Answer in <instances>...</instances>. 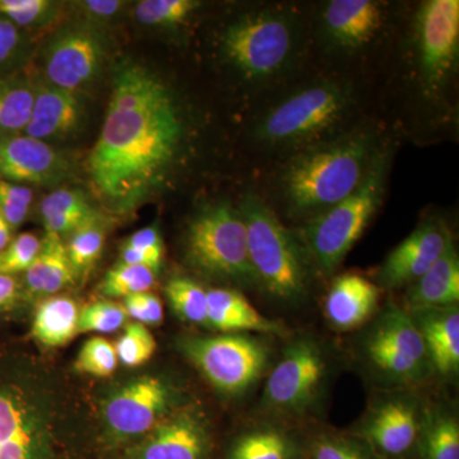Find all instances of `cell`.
I'll list each match as a JSON object with an SVG mask.
<instances>
[{"instance_id":"obj_25","label":"cell","mask_w":459,"mask_h":459,"mask_svg":"<svg viewBox=\"0 0 459 459\" xmlns=\"http://www.w3.org/2000/svg\"><path fill=\"white\" fill-rule=\"evenodd\" d=\"M40 213L47 232L65 238L91 223L101 221L99 211L78 189H57L42 199Z\"/></svg>"},{"instance_id":"obj_17","label":"cell","mask_w":459,"mask_h":459,"mask_svg":"<svg viewBox=\"0 0 459 459\" xmlns=\"http://www.w3.org/2000/svg\"><path fill=\"white\" fill-rule=\"evenodd\" d=\"M71 172L63 153L25 134H0V179L20 186H56Z\"/></svg>"},{"instance_id":"obj_1","label":"cell","mask_w":459,"mask_h":459,"mask_svg":"<svg viewBox=\"0 0 459 459\" xmlns=\"http://www.w3.org/2000/svg\"><path fill=\"white\" fill-rule=\"evenodd\" d=\"M198 123L179 91L161 75L124 63L114 75L91 184L117 212H128L178 181L198 153Z\"/></svg>"},{"instance_id":"obj_37","label":"cell","mask_w":459,"mask_h":459,"mask_svg":"<svg viewBox=\"0 0 459 459\" xmlns=\"http://www.w3.org/2000/svg\"><path fill=\"white\" fill-rule=\"evenodd\" d=\"M41 240L31 232L18 235L0 252V274H12L26 272L40 253Z\"/></svg>"},{"instance_id":"obj_10","label":"cell","mask_w":459,"mask_h":459,"mask_svg":"<svg viewBox=\"0 0 459 459\" xmlns=\"http://www.w3.org/2000/svg\"><path fill=\"white\" fill-rule=\"evenodd\" d=\"M181 347L208 383L229 395L244 394L267 367V349L240 334L188 338Z\"/></svg>"},{"instance_id":"obj_44","label":"cell","mask_w":459,"mask_h":459,"mask_svg":"<svg viewBox=\"0 0 459 459\" xmlns=\"http://www.w3.org/2000/svg\"><path fill=\"white\" fill-rule=\"evenodd\" d=\"M123 4V2H117V0H90L82 3V8L90 16L105 20L119 13Z\"/></svg>"},{"instance_id":"obj_11","label":"cell","mask_w":459,"mask_h":459,"mask_svg":"<svg viewBox=\"0 0 459 459\" xmlns=\"http://www.w3.org/2000/svg\"><path fill=\"white\" fill-rule=\"evenodd\" d=\"M365 353L374 369L394 383L415 385L433 370L418 325L407 310L395 305L385 310L371 328Z\"/></svg>"},{"instance_id":"obj_15","label":"cell","mask_w":459,"mask_h":459,"mask_svg":"<svg viewBox=\"0 0 459 459\" xmlns=\"http://www.w3.org/2000/svg\"><path fill=\"white\" fill-rule=\"evenodd\" d=\"M168 402V388L157 377H140L123 386L105 407V421L113 442H129L152 431Z\"/></svg>"},{"instance_id":"obj_13","label":"cell","mask_w":459,"mask_h":459,"mask_svg":"<svg viewBox=\"0 0 459 459\" xmlns=\"http://www.w3.org/2000/svg\"><path fill=\"white\" fill-rule=\"evenodd\" d=\"M427 413L416 398H383L371 407L359 437L377 458H407L420 446Z\"/></svg>"},{"instance_id":"obj_32","label":"cell","mask_w":459,"mask_h":459,"mask_svg":"<svg viewBox=\"0 0 459 459\" xmlns=\"http://www.w3.org/2000/svg\"><path fill=\"white\" fill-rule=\"evenodd\" d=\"M157 272L143 265L119 262L108 271L101 283L102 295L107 298H128L148 292L155 285Z\"/></svg>"},{"instance_id":"obj_8","label":"cell","mask_w":459,"mask_h":459,"mask_svg":"<svg viewBox=\"0 0 459 459\" xmlns=\"http://www.w3.org/2000/svg\"><path fill=\"white\" fill-rule=\"evenodd\" d=\"M400 144V138H392L355 192L295 229L323 276H332L338 270L385 204Z\"/></svg>"},{"instance_id":"obj_21","label":"cell","mask_w":459,"mask_h":459,"mask_svg":"<svg viewBox=\"0 0 459 459\" xmlns=\"http://www.w3.org/2000/svg\"><path fill=\"white\" fill-rule=\"evenodd\" d=\"M409 313L421 333L433 369L444 377L457 374L459 369L457 305Z\"/></svg>"},{"instance_id":"obj_3","label":"cell","mask_w":459,"mask_h":459,"mask_svg":"<svg viewBox=\"0 0 459 459\" xmlns=\"http://www.w3.org/2000/svg\"><path fill=\"white\" fill-rule=\"evenodd\" d=\"M376 114V82L312 66L247 108L244 140L256 174L307 148L336 140Z\"/></svg>"},{"instance_id":"obj_41","label":"cell","mask_w":459,"mask_h":459,"mask_svg":"<svg viewBox=\"0 0 459 459\" xmlns=\"http://www.w3.org/2000/svg\"><path fill=\"white\" fill-rule=\"evenodd\" d=\"M124 307L129 318L143 325H159L164 320V307L161 299L152 292H141L124 298Z\"/></svg>"},{"instance_id":"obj_42","label":"cell","mask_w":459,"mask_h":459,"mask_svg":"<svg viewBox=\"0 0 459 459\" xmlns=\"http://www.w3.org/2000/svg\"><path fill=\"white\" fill-rule=\"evenodd\" d=\"M124 247L140 250V252L155 256L160 261H164V241H162L161 232L157 226H148V228L138 230L131 238H126Z\"/></svg>"},{"instance_id":"obj_7","label":"cell","mask_w":459,"mask_h":459,"mask_svg":"<svg viewBox=\"0 0 459 459\" xmlns=\"http://www.w3.org/2000/svg\"><path fill=\"white\" fill-rule=\"evenodd\" d=\"M238 205L246 222L256 285L279 303H301L309 295L316 268L298 232L277 216L253 186L244 190Z\"/></svg>"},{"instance_id":"obj_31","label":"cell","mask_w":459,"mask_h":459,"mask_svg":"<svg viewBox=\"0 0 459 459\" xmlns=\"http://www.w3.org/2000/svg\"><path fill=\"white\" fill-rule=\"evenodd\" d=\"M175 313L186 322L208 325L207 290L189 277H174L165 289Z\"/></svg>"},{"instance_id":"obj_33","label":"cell","mask_w":459,"mask_h":459,"mask_svg":"<svg viewBox=\"0 0 459 459\" xmlns=\"http://www.w3.org/2000/svg\"><path fill=\"white\" fill-rule=\"evenodd\" d=\"M104 244L105 232L100 222L83 226L69 235L65 247L75 274H84L95 265L104 249Z\"/></svg>"},{"instance_id":"obj_2","label":"cell","mask_w":459,"mask_h":459,"mask_svg":"<svg viewBox=\"0 0 459 459\" xmlns=\"http://www.w3.org/2000/svg\"><path fill=\"white\" fill-rule=\"evenodd\" d=\"M459 2H407L377 82L379 114L401 141L431 146L459 128Z\"/></svg>"},{"instance_id":"obj_45","label":"cell","mask_w":459,"mask_h":459,"mask_svg":"<svg viewBox=\"0 0 459 459\" xmlns=\"http://www.w3.org/2000/svg\"><path fill=\"white\" fill-rule=\"evenodd\" d=\"M120 262L126 263V264L143 265V267L151 268L155 272H159L162 264V261L155 258V256L124 246L122 252H120Z\"/></svg>"},{"instance_id":"obj_40","label":"cell","mask_w":459,"mask_h":459,"mask_svg":"<svg viewBox=\"0 0 459 459\" xmlns=\"http://www.w3.org/2000/svg\"><path fill=\"white\" fill-rule=\"evenodd\" d=\"M53 8V3L48 0H0V16L17 27L41 22Z\"/></svg>"},{"instance_id":"obj_5","label":"cell","mask_w":459,"mask_h":459,"mask_svg":"<svg viewBox=\"0 0 459 459\" xmlns=\"http://www.w3.org/2000/svg\"><path fill=\"white\" fill-rule=\"evenodd\" d=\"M394 137L385 117L373 115L336 140L256 172L252 186L281 220L299 228L355 192Z\"/></svg>"},{"instance_id":"obj_43","label":"cell","mask_w":459,"mask_h":459,"mask_svg":"<svg viewBox=\"0 0 459 459\" xmlns=\"http://www.w3.org/2000/svg\"><path fill=\"white\" fill-rule=\"evenodd\" d=\"M20 31L7 18L0 16V65L14 56L20 45Z\"/></svg>"},{"instance_id":"obj_39","label":"cell","mask_w":459,"mask_h":459,"mask_svg":"<svg viewBox=\"0 0 459 459\" xmlns=\"http://www.w3.org/2000/svg\"><path fill=\"white\" fill-rule=\"evenodd\" d=\"M313 459H377L361 440L322 437L314 443Z\"/></svg>"},{"instance_id":"obj_34","label":"cell","mask_w":459,"mask_h":459,"mask_svg":"<svg viewBox=\"0 0 459 459\" xmlns=\"http://www.w3.org/2000/svg\"><path fill=\"white\" fill-rule=\"evenodd\" d=\"M156 349L157 342L150 329L137 322L128 323L115 343L117 360L128 368L146 364L155 355Z\"/></svg>"},{"instance_id":"obj_6","label":"cell","mask_w":459,"mask_h":459,"mask_svg":"<svg viewBox=\"0 0 459 459\" xmlns=\"http://www.w3.org/2000/svg\"><path fill=\"white\" fill-rule=\"evenodd\" d=\"M407 2L320 0L309 21L313 68L379 82Z\"/></svg>"},{"instance_id":"obj_28","label":"cell","mask_w":459,"mask_h":459,"mask_svg":"<svg viewBox=\"0 0 459 459\" xmlns=\"http://www.w3.org/2000/svg\"><path fill=\"white\" fill-rule=\"evenodd\" d=\"M35 93V87L26 81H0V134L25 131L31 117Z\"/></svg>"},{"instance_id":"obj_16","label":"cell","mask_w":459,"mask_h":459,"mask_svg":"<svg viewBox=\"0 0 459 459\" xmlns=\"http://www.w3.org/2000/svg\"><path fill=\"white\" fill-rule=\"evenodd\" d=\"M104 57V44L98 33L83 27L66 30L48 48L47 80L57 89L77 92L98 77Z\"/></svg>"},{"instance_id":"obj_46","label":"cell","mask_w":459,"mask_h":459,"mask_svg":"<svg viewBox=\"0 0 459 459\" xmlns=\"http://www.w3.org/2000/svg\"><path fill=\"white\" fill-rule=\"evenodd\" d=\"M17 294L18 286L16 280L12 276L0 274V309L13 304Z\"/></svg>"},{"instance_id":"obj_29","label":"cell","mask_w":459,"mask_h":459,"mask_svg":"<svg viewBox=\"0 0 459 459\" xmlns=\"http://www.w3.org/2000/svg\"><path fill=\"white\" fill-rule=\"evenodd\" d=\"M204 7L199 0H142L134 7V17L142 25L179 30L190 25Z\"/></svg>"},{"instance_id":"obj_24","label":"cell","mask_w":459,"mask_h":459,"mask_svg":"<svg viewBox=\"0 0 459 459\" xmlns=\"http://www.w3.org/2000/svg\"><path fill=\"white\" fill-rule=\"evenodd\" d=\"M75 273L69 262L65 240L47 232L41 249L26 271V287L30 294L50 296L74 282Z\"/></svg>"},{"instance_id":"obj_19","label":"cell","mask_w":459,"mask_h":459,"mask_svg":"<svg viewBox=\"0 0 459 459\" xmlns=\"http://www.w3.org/2000/svg\"><path fill=\"white\" fill-rule=\"evenodd\" d=\"M83 107L77 93L57 87L36 89L31 117L23 134L47 142L65 140L80 128Z\"/></svg>"},{"instance_id":"obj_4","label":"cell","mask_w":459,"mask_h":459,"mask_svg":"<svg viewBox=\"0 0 459 459\" xmlns=\"http://www.w3.org/2000/svg\"><path fill=\"white\" fill-rule=\"evenodd\" d=\"M310 7L291 0L247 3L214 32V60L247 108L312 68Z\"/></svg>"},{"instance_id":"obj_23","label":"cell","mask_w":459,"mask_h":459,"mask_svg":"<svg viewBox=\"0 0 459 459\" xmlns=\"http://www.w3.org/2000/svg\"><path fill=\"white\" fill-rule=\"evenodd\" d=\"M459 301V258L452 246L430 270L407 287V312L455 307Z\"/></svg>"},{"instance_id":"obj_36","label":"cell","mask_w":459,"mask_h":459,"mask_svg":"<svg viewBox=\"0 0 459 459\" xmlns=\"http://www.w3.org/2000/svg\"><path fill=\"white\" fill-rule=\"evenodd\" d=\"M117 350L110 341L104 337H92L81 347L74 368L78 373L98 377H110L117 370Z\"/></svg>"},{"instance_id":"obj_38","label":"cell","mask_w":459,"mask_h":459,"mask_svg":"<svg viewBox=\"0 0 459 459\" xmlns=\"http://www.w3.org/2000/svg\"><path fill=\"white\" fill-rule=\"evenodd\" d=\"M32 202L33 193L29 186L0 179V214L9 228L17 229L25 222Z\"/></svg>"},{"instance_id":"obj_14","label":"cell","mask_w":459,"mask_h":459,"mask_svg":"<svg viewBox=\"0 0 459 459\" xmlns=\"http://www.w3.org/2000/svg\"><path fill=\"white\" fill-rule=\"evenodd\" d=\"M455 246L448 222L439 213L427 214L416 229L385 256L374 282L380 290L409 287Z\"/></svg>"},{"instance_id":"obj_26","label":"cell","mask_w":459,"mask_h":459,"mask_svg":"<svg viewBox=\"0 0 459 459\" xmlns=\"http://www.w3.org/2000/svg\"><path fill=\"white\" fill-rule=\"evenodd\" d=\"M78 318L80 310L72 299L65 296L45 299L33 316L32 336L50 349L65 346L78 333Z\"/></svg>"},{"instance_id":"obj_12","label":"cell","mask_w":459,"mask_h":459,"mask_svg":"<svg viewBox=\"0 0 459 459\" xmlns=\"http://www.w3.org/2000/svg\"><path fill=\"white\" fill-rule=\"evenodd\" d=\"M327 362L312 340H298L287 347L264 386V403L276 412H301L309 407L325 379Z\"/></svg>"},{"instance_id":"obj_20","label":"cell","mask_w":459,"mask_h":459,"mask_svg":"<svg viewBox=\"0 0 459 459\" xmlns=\"http://www.w3.org/2000/svg\"><path fill=\"white\" fill-rule=\"evenodd\" d=\"M380 294V287L362 274H340L329 287L325 316L341 331L360 327L376 312Z\"/></svg>"},{"instance_id":"obj_27","label":"cell","mask_w":459,"mask_h":459,"mask_svg":"<svg viewBox=\"0 0 459 459\" xmlns=\"http://www.w3.org/2000/svg\"><path fill=\"white\" fill-rule=\"evenodd\" d=\"M420 448L422 459H459V424L455 413L444 409L428 412Z\"/></svg>"},{"instance_id":"obj_47","label":"cell","mask_w":459,"mask_h":459,"mask_svg":"<svg viewBox=\"0 0 459 459\" xmlns=\"http://www.w3.org/2000/svg\"><path fill=\"white\" fill-rule=\"evenodd\" d=\"M11 230L4 217L0 214V252L11 243Z\"/></svg>"},{"instance_id":"obj_22","label":"cell","mask_w":459,"mask_h":459,"mask_svg":"<svg viewBox=\"0 0 459 459\" xmlns=\"http://www.w3.org/2000/svg\"><path fill=\"white\" fill-rule=\"evenodd\" d=\"M207 305L208 327L216 331L230 334L238 332L283 334L279 322L263 316L237 290L229 287L207 290Z\"/></svg>"},{"instance_id":"obj_18","label":"cell","mask_w":459,"mask_h":459,"mask_svg":"<svg viewBox=\"0 0 459 459\" xmlns=\"http://www.w3.org/2000/svg\"><path fill=\"white\" fill-rule=\"evenodd\" d=\"M210 437L204 422L183 413L157 425L126 459H207Z\"/></svg>"},{"instance_id":"obj_35","label":"cell","mask_w":459,"mask_h":459,"mask_svg":"<svg viewBox=\"0 0 459 459\" xmlns=\"http://www.w3.org/2000/svg\"><path fill=\"white\" fill-rule=\"evenodd\" d=\"M128 322V312L123 304L100 300L80 312L78 333H113L126 327Z\"/></svg>"},{"instance_id":"obj_30","label":"cell","mask_w":459,"mask_h":459,"mask_svg":"<svg viewBox=\"0 0 459 459\" xmlns=\"http://www.w3.org/2000/svg\"><path fill=\"white\" fill-rule=\"evenodd\" d=\"M294 446L276 429L250 431L235 443L230 459H291Z\"/></svg>"},{"instance_id":"obj_9","label":"cell","mask_w":459,"mask_h":459,"mask_svg":"<svg viewBox=\"0 0 459 459\" xmlns=\"http://www.w3.org/2000/svg\"><path fill=\"white\" fill-rule=\"evenodd\" d=\"M184 255L207 279L258 287L247 253L246 222L238 205L226 199L202 204L190 217Z\"/></svg>"}]
</instances>
